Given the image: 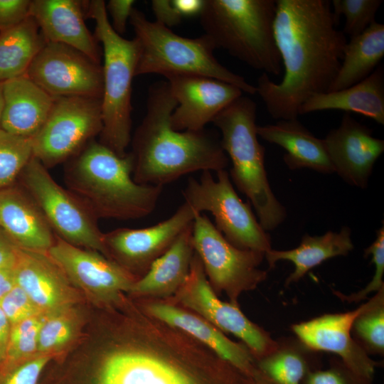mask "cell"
<instances>
[{
	"mask_svg": "<svg viewBox=\"0 0 384 384\" xmlns=\"http://www.w3.org/2000/svg\"><path fill=\"white\" fill-rule=\"evenodd\" d=\"M338 23L331 1L276 0L274 36L284 74L277 83L262 73L255 86L273 119H297L306 100L328 92L347 43Z\"/></svg>",
	"mask_w": 384,
	"mask_h": 384,
	"instance_id": "cell-1",
	"label": "cell"
},
{
	"mask_svg": "<svg viewBox=\"0 0 384 384\" xmlns=\"http://www.w3.org/2000/svg\"><path fill=\"white\" fill-rule=\"evenodd\" d=\"M176 107L166 80L151 85L146 114L132 139L136 183L164 186L193 172H217L228 166L220 139L213 134L173 128L171 117Z\"/></svg>",
	"mask_w": 384,
	"mask_h": 384,
	"instance_id": "cell-2",
	"label": "cell"
},
{
	"mask_svg": "<svg viewBox=\"0 0 384 384\" xmlns=\"http://www.w3.org/2000/svg\"><path fill=\"white\" fill-rule=\"evenodd\" d=\"M73 157L65 182L97 219L134 220L154 210L163 186L134 181L131 153L120 156L93 139Z\"/></svg>",
	"mask_w": 384,
	"mask_h": 384,
	"instance_id": "cell-3",
	"label": "cell"
},
{
	"mask_svg": "<svg viewBox=\"0 0 384 384\" xmlns=\"http://www.w3.org/2000/svg\"><path fill=\"white\" fill-rule=\"evenodd\" d=\"M142 310L141 338L107 352L98 384H200L186 363L208 348Z\"/></svg>",
	"mask_w": 384,
	"mask_h": 384,
	"instance_id": "cell-4",
	"label": "cell"
},
{
	"mask_svg": "<svg viewBox=\"0 0 384 384\" xmlns=\"http://www.w3.org/2000/svg\"><path fill=\"white\" fill-rule=\"evenodd\" d=\"M276 0H205L201 24L216 48L248 66L278 75L282 60L274 36Z\"/></svg>",
	"mask_w": 384,
	"mask_h": 384,
	"instance_id": "cell-5",
	"label": "cell"
},
{
	"mask_svg": "<svg viewBox=\"0 0 384 384\" xmlns=\"http://www.w3.org/2000/svg\"><path fill=\"white\" fill-rule=\"evenodd\" d=\"M256 118V103L242 95L221 111L213 123L220 130L222 147L231 160L233 181L250 200L261 226L269 231L284 220L287 213L268 181Z\"/></svg>",
	"mask_w": 384,
	"mask_h": 384,
	"instance_id": "cell-6",
	"label": "cell"
},
{
	"mask_svg": "<svg viewBox=\"0 0 384 384\" xmlns=\"http://www.w3.org/2000/svg\"><path fill=\"white\" fill-rule=\"evenodd\" d=\"M85 17L95 22L94 36L102 46V129L100 142L123 156L132 130V84L139 57L137 40L124 38L111 26L103 0L85 1Z\"/></svg>",
	"mask_w": 384,
	"mask_h": 384,
	"instance_id": "cell-7",
	"label": "cell"
},
{
	"mask_svg": "<svg viewBox=\"0 0 384 384\" xmlns=\"http://www.w3.org/2000/svg\"><path fill=\"white\" fill-rule=\"evenodd\" d=\"M129 21L139 46L136 76L203 75L232 84L243 93L256 94L255 86L218 61L213 55L216 46L208 36L191 38L177 35L170 28L149 21L136 8Z\"/></svg>",
	"mask_w": 384,
	"mask_h": 384,
	"instance_id": "cell-8",
	"label": "cell"
},
{
	"mask_svg": "<svg viewBox=\"0 0 384 384\" xmlns=\"http://www.w3.org/2000/svg\"><path fill=\"white\" fill-rule=\"evenodd\" d=\"M203 171L198 180L190 178L183 191L185 202L196 212L208 211L216 228L233 245L242 250L265 253L272 249L270 235L252 210L235 192L226 170Z\"/></svg>",
	"mask_w": 384,
	"mask_h": 384,
	"instance_id": "cell-9",
	"label": "cell"
},
{
	"mask_svg": "<svg viewBox=\"0 0 384 384\" xmlns=\"http://www.w3.org/2000/svg\"><path fill=\"white\" fill-rule=\"evenodd\" d=\"M192 244L215 293H225L233 304L267 279V272L260 269L265 253L233 245L203 213L193 223Z\"/></svg>",
	"mask_w": 384,
	"mask_h": 384,
	"instance_id": "cell-10",
	"label": "cell"
},
{
	"mask_svg": "<svg viewBox=\"0 0 384 384\" xmlns=\"http://www.w3.org/2000/svg\"><path fill=\"white\" fill-rule=\"evenodd\" d=\"M21 174L25 191L38 205L57 237L105 255L103 233L97 218L75 195L60 186L48 169L33 156Z\"/></svg>",
	"mask_w": 384,
	"mask_h": 384,
	"instance_id": "cell-11",
	"label": "cell"
},
{
	"mask_svg": "<svg viewBox=\"0 0 384 384\" xmlns=\"http://www.w3.org/2000/svg\"><path fill=\"white\" fill-rule=\"evenodd\" d=\"M102 129V99L54 98L50 113L31 139L33 156L46 168L78 154Z\"/></svg>",
	"mask_w": 384,
	"mask_h": 384,
	"instance_id": "cell-12",
	"label": "cell"
},
{
	"mask_svg": "<svg viewBox=\"0 0 384 384\" xmlns=\"http://www.w3.org/2000/svg\"><path fill=\"white\" fill-rule=\"evenodd\" d=\"M171 299V303L198 314L223 333L238 337L258 359L279 346L266 331L242 313L238 304L219 299L195 252L186 279Z\"/></svg>",
	"mask_w": 384,
	"mask_h": 384,
	"instance_id": "cell-13",
	"label": "cell"
},
{
	"mask_svg": "<svg viewBox=\"0 0 384 384\" xmlns=\"http://www.w3.org/2000/svg\"><path fill=\"white\" fill-rule=\"evenodd\" d=\"M26 75L53 98L102 97V65L64 44L46 42Z\"/></svg>",
	"mask_w": 384,
	"mask_h": 384,
	"instance_id": "cell-14",
	"label": "cell"
},
{
	"mask_svg": "<svg viewBox=\"0 0 384 384\" xmlns=\"http://www.w3.org/2000/svg\"><path fill=\"white\" fill-rule=\"evenodd\" d=\"M198 214L184 202L171 217L156 225L139 229L117 228L103 233L105 256L139 278Z\"/></svg>",
	"mask_w": 384,
	"mask_h": 384,
	"instance_id": "cell-15",
	"label": "cell"
},
{
	"mask_svg": "<svg viewBox=\"0 0 384 384\" xmlns=\"http://www.w3.org/2000/svg\"><path fill=\"white\" fill-rule=\"evenodd\" d=\"M47 253L70 282L105 303L120 301L138 279L101 252L82 249L57 236Z\"/></svg>",
	"mask_w": 384,
	"mask_h": 384,
	"instance_id": "cell-16",
	"label": "cell"
},
{
	"mask_svg": "<svg viewBox=\"0 0 384 384\" xmlns=\"http://www.w3.org/2000/svg\"><path fill=\"white\" fill-rule=\"evenodd\" d=\"M368 304L369 302L351 311L324 314L294 324L292 331L306 348L338 355L359 383L370 384L376 362L351 336L355 319Z\"/></svg>",
	"mask_w": 384,
	"mask_h": 384,
	"instance_id": "cell-17",
	"label": "cell"
},
{
	"mask_svg": "<svg viewBox=\"0 0 384 384\" xmlns=\"http://www.w3.org/2000/svg\"><path fill=\"white\" fill-rule=\"evenodd\" d=\"M176 101L171 122L177 131H201L243 92L228 82L198 75L165 77Z\"/></svg>",
	"mask_w": 384,
	"mask_h": 384,
	"instance_id": "cell-18",
	"label": "cell"
},
{
	"mask_svg": "<svg viewBox=\"0 0 384 384\" xmlns=\"http://www.w3.org/2000/svg\"><path fill=\"white\" fill-rule=\"evenodd\" d=\"M334 169L351 185L367 186L373 166L384 151V141L346 112L339 126L324 139Z\"/></svg>",
	"mask_w": 384,
	"mask_h": 384,
	"instance_id": "cell-19",
	"label": "cell"
},
{
	"mask_svg": "<svg viewBox=\"0 0 384 384\" xmlns=\"http://www.w3.org/2000/svg\"><path fill=\"white\" fill-rule=\"evenodd\" d=\"M142 308L152 317L186 334L254 379L258 368L254 366L255 356L244 343L232 341L207 320L171 302L151 300Z\"/></svg>",
	"mask_w": 384,
	"mask_h": 384,
	"instance_id": "cell-20",
	"label": "cell"
},
{
	"mask_svg": "<svg viewBox=\"0 0 384 384\" xmlns=\"http://www.w3.org/2000/svg\"><path fill=\"white\" fill-rule=\"evenodd\" d=\"M29 15L46 43L68 46L101 64L98 41L85 22V1L31 0Z\"/></svg>",
	"mask_w": 384,
	"mask_h": 384,
	"instance_id": "cell-21",
	"label": "cell"
},
{
	"mask_svg": "<svg viewBox=\"0 0 384 384\" xmlns=\"http://www.w3.org/2000/svg\"><path fill=\"white\" fill-rule=\"evenodd\" d=\"M14 270L16 284L43 313L68 308L75 300L69 279L47 252L19 248Z\"/></svg>",
	"mask_w": 384,
	"mask_h": 384,
	"instance_id": "cell-22",
	"label": "cell"
},
{
	"mask_svg": "<svg viewBox=\"0 0 384 384\" xmlns=\"http://www.w3.org/2000/svg\"><path fill=\"white\" fill-rule=\"evenodd\" d=\"M0 228L20 249L47 252L55 233L26 191L9 186L0 191Z\"/></svg>",
	"mask_w": 384,
	"mask_h": 384,
	"instance_id": "cell-23",
	"label": "cell"
},
{
	"mask_svg": "<svg viewBox=\"0 0 384 384\" xmlns=\"http://www.w3.org/2000/svg\"><path fill=\"white\" fill-rule=\"evenodd\" d=\"M1 129L32 139L45 123L54 98L26 75L4 82Z\"/></svg>",
	"mask_w": 384,
	"mask_h": 384,
	"instance_id": "cell-24",
	"label": "cell"
},
{
	"mask_svg": "<svg viewBox=\"0 0 384 384\" xmlns=\"http://www.w3.org/2000/svg\"><path fill=\"white\" fill-rule=\"evenodd\" d=\"M192 226L188 227L148 271L133 283L129 293L151 300L174 296L189 274L194 255Z\"/></svg>",
	"mask_w": 384,
	"mask_h": 384,
	"instance_id": "cell-25",
	"label": "cell"
},
{
	"mask_svg": "<svg viewBox=\"0 0 384 384\" xmlns=\"http://www.w3.org/2000/svg\"><path fill=\"white\" fill-rule=\"evenodd\" d=\"M257 134L287 151L284 161L290 169L307 168L325 174L334 172L324 139L316 137L297 119L257 125Z\"/></svg>",
	"mask_w": 384,
	"mask_h": 384,
	"instance_id": "cell-26",
	"label": "cell"
},
{
	"mask_svg": "<svg viewBox=\"0 0 384 384\" xmlns=\"http://www.w3.org/2000/svg\"><path fill=\"white\" fill-rule=\"evenodd\" d=\"M336 110L355 112L384 124V69L379 65L366 78L347 88L311 96L299 114Z\"/></svg>",
	"mask_w": 384,
	"mask_h": 384,
	"instance_id": "cell-27",
	"label": "cell"
},
{
	"mask_svg": "<svg viewBox=\"0 0 384 384\" xmlns=\"http://www.w3.org/2000/svg\"><path fill=\"white\" fill-rule=\"evenodd\" d=\"M353 249L351 230L343 227L338 233L329 231L322 235L303 236L299 245L288 250L267 251L266 257L270 268H273L277 261L288 260L294 266V271L285 281V285L298 282L310 270L329 258L346 256Z\"/></svg>",
	"mask_w": 384,
	"mask_h": 384,
	"instance_id": "cell-28",
	"label": "cell"
},
{
	"mask_svg": "<svg viewBox=\"0 0 384 384\" xmlns=\"http://www.w3.org/2000/svg\"><path fill=\"white\" fill-rule=\"evenodd\" d=\"M384 56V25L375 21L347 42L340 69L328 92L353 85L369 76Z\"/></svg>",
	"mask_w": 384,
	"mask_h": 384,
	"instance_id": "cell-29",
	"label": "cell"
},
{
	"mask_svg": "<svg viewBox=\"0 0 384 384\" xmlns=\"http://www.w3.org/2000/svg\"><path fill=\"white\" fill-rule=\"evenodd\" d=\"M46 43L38 26L29 16L21 23L0 32V82L26 74Z\"/></svg>",
	"mask_w": 384,
	"mask_h": 384,
	"instance_id": "cell-30",
	"label": "cell"
},
{
	"mask_svg": "<svg viewBox=\"0 0 384 384\" xmlns=\"http://www.w3.org/2000/svg\"><path fill=\"white\" fill-rule=\"evenodd\" d=\"M258 370L272 384H301L307 364L296 348L280 346L259 359Z\"/></svg>",
	"mask_w": 384,
	"mask_h": 384,
	"instance_id": "cell-31",
	"label": "cell"
},
{
	"mask_svg": "<svg viewBox=\"0 0 384 384\" xmlns=\"http://www.w3.org/2000/svg\"><path fill=\"white\" fill-rule=\"evenodd\" d=\"M32 157L31 138L0 129V191L11 186Z\"/></svg>",
	"mask_w": 384,
	"mask_h": 384,
	"instance_id": "cell-32",
	"label": "cell"
},
{
	"mask_svg": "<svg viewBox=\"0 0 384 384\" xmlns=\"http://www.w3.org/2000/svg\"><path fill=\"white\" fill-rule=\"evenodd\" d=\"M383 289L368 301V307L356 317L352 326L363 348L380 354L384 351Z\"/></svg>",
	"mask_w": 384,
	"mask_h": 384,
	"instance_id": "cell-33",
	"label": "cell"
},
{
	"mask_svg": "<svg viewBox=\"0 0 384 384\" xmlns=\"http://www.w3.org/2000/svg\"><path fill=\"white\" fill-rule=\"evenodd\" d=\"M45 314L28 318L11 326L6 357L1 366L23 361L38 353V333Z\"/></svg>",
	"mask_w": 384,
	"mask_h": 384,
	"instance_id": "cell-34",
	"label": "cell"
},
{
	"mask_svg": "<svg viewBox=\"0 0 384 384\" xmlns=\"http://www.w3.org/2000/svg\"><path fill=\"white\" fill-rule=\"evenodd\" d=\"M69 312L66 308L45 314L38 333V354L50 353L73 338L76 324Z\"/></svg>",
	"mask_w": 384,
	"mask_h": 384,
	"instance_id": "cell-35",
	"label": "cell"
},
{
	"mask_svg": "<svg viewBox=\"0 0 384 384\" xmlns=\"http://www.w3.org/2000/svg\"><path fill=\"white\" fill-rule=\"evenodd\" d=\"M382 0H333L331 8L336 20L345 18L343 33L351 38L358 36L375 21Z\"/></svg>",
	"mask_w": 384,
	"mask_h": 384,
	"instance_id": "cell-36",
	"label": "cell"
},
{
	"mask_svg": "<svg viewBox=\"0 0 384 384\" xmlns=\"http://www.w3.org/2000/svg\"><path fill=\"white\" fill-rule=\"evenodd\" d=\"M205 0H153L151 9L156 22L170 28L184 18L200 16Z\"/></svg>",
	"mask_w": 384,
	"mask_h": 384,
	"instance_id": "cell-37",
	"label": "cell"
},
{
	"mask_svg": "<svg viewBox=\"0 0 384 384\" xmlns=\"http://www.w3.org/2000/svg\"><path fill=\"white\" fill-rule=\"evenodd\" d=\"M52 356L38 354L33 359L0 367V384H37Z\"/></svg>",
	"mask_w": 384,
	"mask_h": 384,
	"instance_id": "cell-38",
	"label": "cell"
},
{
	"mask_svg": "<svg viewBox=\"0 0 384 384\" xmlns=\"http://www.w3.org/2000/svg\"><path fill=\"white\" fill-rule=\"evenodd\" d=\"M372 255V262L375 266V273L372 279L365 288L351 295L338 294L341 299L348 302H359L366 299L372 292H378L383 289L384 274V227L378 231L376 239L365 250V255Z\"/></svg>",
	"mask_w": 384,
	"mask_h": 384,
	"instance_id": "cell-39",
	"label": "cell"
},
{
	"mask_svg": "<svg viewBox=\"0 0 384 384\" xmlns=\"http://www.w3.org/2000/svg\"><path fill=\"white\" fill-rule=\"evenodd\" d=\"M0 307L11 326L43 313L17 284L0 300Z\"/></svg>",
	"mask_w": 384,
	"mask_h": 384,
	"instance_id": "cell-40",
	"label": "cell"
},
{
	"mask_svg": "<svg viewBox=\"0 0 384 384\" xmlns=\"http://www.w3.org/2000/svg\"><path fill=\"white\" fill-rule=\"evenodd\" d=\"M30 6L31 0H0V32L27 18Z\"/></svg>",
	"mask_w": 384,
	"mask_h": 384,
	"instance_id": "cell-41",
	"label": "cell"
},
{
	"mask_svg": "<svg viewBox=\"0 0 384 384\" xmlns=\"http://www.w3.org/2000/svg\"><path fill=\"white\" fill-rule=\"evenodd\" d=\"M134 4L135 1L133 0H110L105 3L107 14L111 17V26L120 36L126 32L127 23Z\"/></svg>",
	"mask_w": 384,
	"mask_h": 384,
	"instance_id": "cell-42",
	"label": "cell"
},
{
	"mask_svg": "<svg viewBox=\"0 0 384 384\" xmlns=\"http://www.w3.org/2000/svg\"><path fill=\"white\" fill-rule=\"evenodd\" d=\"M19 248L0 228V267H14Z\"/></svg>",
	"mask_w": 384,
	"mask_h": 384,
	"instance_id": "cell-43",
	"label": "cell"
},
{
	"mask_svg": "<svg viewBox=\"0 0 384 384\" xmlns=\"http://www.w3.org/2000/svg\"><path fill=\"white\" fill-rule=\"evenodd\" d=\"M305 384H348L343 375L335 370L308 372Z\"/></svg>",
	"mask_w": 384,
	"mask_h": 384,
	"instance_id": "cell-44",
	"label": "cell"
},
{
	"mask_svg": "<svg viewBox=\"0 0 384 384\" xmlns=\"http://www.w3.org/2000/svg\"><path fill=\"white\" fill-rule=\"evenodd\" d=\"M11 325L0 307V361L5 359Z\"/></svg>",
	"mask_w": 384,
	"mask_h": 384,
	"instance_id": "cell-45",
	"label": "cell"
},
{
	"mask_svg": "<svg viewBox=\"0 0 384 384\" xmlns=\"http://www.w3.org/2000/svg\"><path fill=\"white\" fill-rule=\"evenodd\" d=\"M16 284L14 267H0V300Z\"/></svg>",
	"mask_w": 384,
	"mask_h": 384,
	"instance_id": "cell-46",
	"label": "cell"
},
{
	"mask_svg": "<svg viewBox=\"0 0 384 384\" xmlns=\"http://www.w3.org/2000/svg\"><path fill=\"white\" fill-rule=\"evenodd\" d=\"M254 380L255 384H272L259 370L255 375Z\"/></svg>",
	"mask_w": 384,
	"mask_h": 384,
	"instance_id": "cell-47",
	"label": "cell"
},
{
	"mask_svg": "<svg viewBox=\"0 0 384 384\" xmlns=\"http://www.w3.org/2000/svg\"><path fill=\"white\" fill-rule=\"evenodd\" d=\"M3 84H4V82H0V129H1L2 112H3V107H4Z\"/></svg>",
	"mask_w": 384,
	"mask_h": 384,
	"instance_id": "cell-48",
	"label": "cell"
},
{
	"mask_svg": "<svg viewBox=\"0 0 384 384\" xmlns=\"http://www.w3.org/2000/svg\"><path fill=\"white\" fill-rule=\"evenodd\" d=\"M1 362L0 361V367H1Z\"/></svg>",
	"mask_w": 384,
	"mask_h": 384,
	"instance_id": "cell-49",
	"label": "cell"
}]
</instances>
